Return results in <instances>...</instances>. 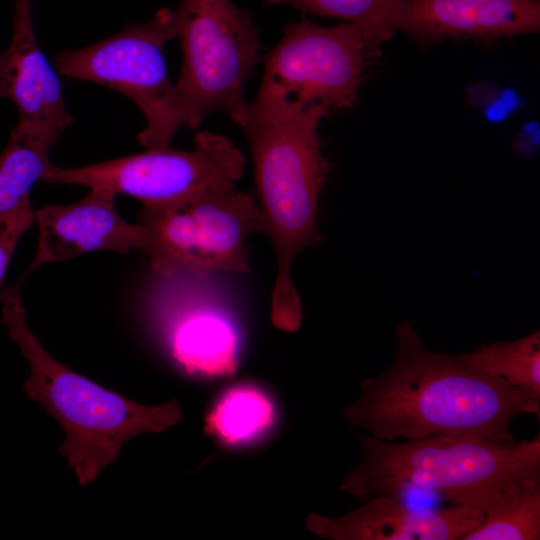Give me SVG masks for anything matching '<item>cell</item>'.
<instances>
[{
    "label": "cell",
    "instance_id": "obj_14",
    "mask_svg": "<svg viewBox=\"0 0 540 540\" xmlns=\"http://www.w3.org/2000/svg\"><path fill=\"white\" fill-rule=\"evenodd\" d=\"M115 198L107 191L90 189L85 197L75 202L49 204L35 211L39 237L26 273L89 252L126 254L131 248H137V227L118 214Z\"/></svg>",
    "mask_w": 540,
    "mask_h": 540
},
{
    "label": "cell",
    "instance_id": "obj_4",
    "mask_svg": "<svg viewBox=\"0 0 540 540\" xmlns=\"http://www.w3.org/2000/svg\"><path fill=\"white\" fill-rule=\"evenodd\" d=\"M325 116L311 115L279 124L239 126L249 144L262 231L277 257L271 321L285 332L302 323L301 301L291 265L324 239L318 230V200L328 172L318 128Z\"/></svg>",
    "mask_w": 540,
    "mask_h": 540
},
{
    "label": "cell",
    "instance_id": "obj_8",
    "mask_svg": "<svg viewBox=\"0 0 540 540\" xmlns=\"http://www.w3.org/2000/svg\"><path fill=\"white\" fill-rule=\"evenodd\" d=\"M175 12L183 54L175 89L185 125L196 128L216 112L234 120L259 53L250 11L232 0H182Z\"/></svg>",
    "mask_w": 540,
    "mask_h": 540
},
{
    "label": "cell",
    "instance_id": "obj_10",
    "mask_svg": "<svg viewBox=\"0 0 540 540\" xmlns=\"http://www.w3.org/2000/svg\"><path fill=\"white\" fill-rule=\"evenodd\" d=\"M152 296L155 323L184 373L204 379L233 376L239 365V335L221 312L190 295L184 275L161 277Z\"/></svg>",
    "mask_w": 540,
    "mask_h": 540
},
{
    "label": "cell",
    "instance_id": "obj_6",
    "mask_svg": "<svg viewBox=\"0 0 540 540\" xmlns=\"http://www.w3.org/2000/svg\"><path fill=\"white\" fill-rule=\"evenodd\" d=\"M135 225L137 249L158 276L201 280L218 272L248 273L247 240L262 231L257 202L234 188L167 206H142Z\"/></svg>",
    "mask_w": 540,
    "mask_h": 540
},
{
    "label": "cell",
    "instance_id": "obj_12",
    "mask_svg": "<svg viewBox=\"0 0 540 540\" xmlns=\"http://www.w3.org/2000/svg\"><path fill=\"white\" fill-rule=\"evenodd\" d=\"M483 519L468 505L411 508L399 498L374 496L342 517L311 513L306 529L331 540H460Z\"/></svg>",
    "mask_w": 540,
    "mask_h": 540
},
{
    "label": "cell",
    "instance_id": "obj_2",
    "mask_svg": "<svg viewBox=\"0 0 540 540\" xmlns=\"http://www.w3.org/2000/svg\"><path fill=\"white\" fill-rule=\"evenodd\" d=\"M362 457L339 490L364 502L374 496L433 492L482 513L511 483L540 475V435L512 444L476 434H436L416 440L361 439Z\"/></svg>",
    "mask_w": 540,
    "mask_h": 540
},
{
    "label": "cell",
    "instance_id": "obj_13",
    "mask_svg": "<svg viewBox=\"0 0 540 540\" xmlns=\"http://www.w3.org/2000/svg\"><path fill=\"white\" fill-rule=\"evenodd\" d=\"M0 98L18 110L19 122L59 137L73 124L62 83L42 52L32 21V0H14L12 37L0 54Z\"/></svg>",
    "mask_w": 540,
    "mask_h": 540
},
{
    "label": "cell",
    "instance_id": "obj_18",
    "mask_svg": "<svg viewBox=\"0 0 540 540\" xmlns=\"http://www.w3.org/2000/svg\"><path fill=\"white\" fill-rule=\"evenodd\" d=\"M465 358L510 385L540 393V331L511 342L482 344Z\"/></svg>",
    "mask_w": 540,
    "mask_h": 540
},
{
    "label": "cell",
    "instance_id": "obj_20",
    "mask_svg": "<svg viewBox=\"0 0 540 540\" xmlns=\"http://www.w3.org/2000/svg\"><path fill=\"white\" fill-rule=\"evenodd\" d=\"M33 222L31 205L0 218V289L16 245Z\"/></svg>",
    "mask_w": 540,
    "mask_h": 540
},
{
    "label": "cell",
    "instance_id": "obj_11",
    "mask_svg": "<svg viewBox=\"0 0 540 540\" xmlns=\"http://www.w3.org/2000/svg\"><path fill=\"white\" fill-rule=\"evenodd\" d=\"M388 24L420 43L538 33L540 0H395Z\"/></svg>",
    "mask_w": 540,
    "mask_h": 540
},
{
    "label": "cell",
    "instance_id": "obj_19",
    "mask_svg": "<svg viewBox=\"0 0 540 540\" xmlns=\"http://www.w3.org/2000/svg\"><path fill=\"white\" fill-rule=\"evenodd\" d=\"M265 5L286 4L319 17L339 18L355 24L383 43L394 31L388 16L395 0H263Z\"/></svg>",
    "mask_w": 540,
    "mask_h": 540
},
{
    "label": "cell",
    "instance_id": "obj_7",
    "mask_svg": "<svg viewBox=\"0 0 540 540\" xmlns=\"http://www.w3.org/2000/svg\"><path fill=\"white\" fill-rule=\"evenodd\" d=\"M177 37L176 12L165 7L150 20L128 22L100 42L56 53L54 65L65 77L105 86L133 101L146 120L139 143L147 149H162L186 126L164 58L165 45Z\"/></svg>",
    "mask_w": 540,
    "mask_h": 540
},
{
    "label": "cell",
    "instance_id": "obj_17",
    "mask_svg": "<svg viewBox=\"0 0 540 540\" xmlns=\"http://www.w3.org/2000/svg\"><path fill=\"white\" fill-rule=\"evenodd\" d=\"M540 475L508 485L460 540H539Z\"/></svg>",
    "mask_w": 540,
    "mask_h": 540
},
{
    "label": "cell",
    "instance_id": "obj_3",
    "mask_svg": "<svg viewBox=\"0 0 540 540\" xmlns=\"http://www.w3.org/2000/svg\"><path fill=\"white\" fill-rule=\"evenodd\" d=\"M20 285L0 294L1 322L29 365L30 375L24 383L27 396L42 404L63 428L66 437L59 451L79 484L85 486L117 459L127 441L175 425L181 407L176 400L157 406L139 404L58 362L28 326Z\"/></svg>",
    "mask_w": 540,
    "mask_h": 540
},
{
    "label": "cell",
    "instance_id": "obj_1",
    "mask_svg": "<svg viewBox=\"0 0 540 540\" xmlns=\"http://www.w3.org/2000/svg\"><path fill=\"white\" fill-rule=\"evenodd\" d=\"M394 334L393 362L381 375L361 381L357 400L342 409L347 424L384 441L476 434L512 444V421L520 414L539 416L540 393L483 372L463 353L429 349L407 320Z\"/></svg>",
    "mask_w": 540,
    "mask_h": 540
},
{
    "label": "cell",
    "instance_id": "obj_5",
    "mask_svg": "<svg viewBox=\"0 0 540 540\" xmlns=\"http://www.w3.org/2000/svg\"><path fill=\"white\" fill-rule=\"evenodd\" d=\"M383 44L352 24L290 22L264 58V73L251 102L233 120L279 124L354 107L359 88Z\"/></svg>",
    "mask_w": 540,
    "mask_h": 540
},
{
    "label": "cell",
    "instance_id": "obj_16",
    "mask_svg": "<svg viewBox=\"0 0 540 540\" xmlns=\"http://www.w3.org/2000/svg\"><path fill=\"white\" fill-rule=\"evenodd\" d=\"M60 138L17 122L0 154V218L31 205L30 191L52 165Z\"/></svg>",
    "mask_w": 540,
    "mask_h": 540
},
{
    "label": "cell",
    "instance_id": "obj_9",
    "mask_svg": "<svg viewBox=\"0 0 540 540\" xmlns=\"http://www.w3.org/2000/svg\"><path fill=\"white\" fill-rule=\"evenodd\" d=\"M245 163L244 154L227 137L200 131L190 151L166 147L80 167L52 164L41 181L125 194L142 206L161 207L234 188Z\"/></svg>",
    "mask_w": 540,
    "mask_h": 540
},
{
    "label": "cell",
    "instance_id": "obj_15",
    "mask_svg": "<svg viewBox=\"0 0 540 540\" xmlns=\"http://www.w3.org/2000/svg\"><path fill=\"white\" fill-rule=\"evenodd\" d=\"M277 411L259 385L239 382L217 395L204 419V432L225 447L254 443L275 425Z\"/></svg>",
    "mask_w": 540,
    "mask_h": 540
}]
</instances>
